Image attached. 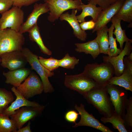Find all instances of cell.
<instances>
[{"mask_svg":"<svg viewBox=\"0 0 132 132\" xmlns=\"http://www.w3.org/2000/svg\"><path fill=\"white\" fill-rule=\"evenodd\" d=\"M83 96L104 117H110L113 113L114 108L105 87L98 86Z\"/></svg>","mask_w":132,"mask_h":132,"instance_id":"cell-1","label":"cell"},{"mask_svg":"<svg viewBox=\"0 0 132 132\" xmlns=\"http://www.w3.org/2000/svg\"><path fill=\"white\" fill-rule=\"evenodd\" d=\"M83 72L104 87L109 84V80L114 75L112 66L110 63L104 62L100 64L97 62L87 64Z\"/></svg>","mask_w":132,"mask_h":132,"instance_id":"cell-2","label":"cell"},{"mask_svg":"<svg viewBox=\"0 0 132 132\" xmlns=\"http://www.w3.org/2000/svg\"><path fill=\"white\" fill-rule=\"evenodd\" d=\"M23 34L7 28L0 30V55L5 53L22 51L25 43Z\"/></svg>","mask_w":132,"mask_h":132,"instance_id":"cell-3","label":"cell"},{"mask_svg":"<svg viewBox=\"0 0 132 132\" xmlns=\"http://www.w3.org/2000/svg\"><path fill=\"white\" fill-rule=\"evenodd\" d=\"M22 51L33 69L39 75L44 86V91L45 93H52L54 89L50 83L48 77L53 76L54 73L44 67L40 63L39 56L33 54L28 48H23Z\"/></svg>","mask_w":132,"mask_h":132,"instance_id":"cell-4","label":"cell"},{"mask_svg":"<svg viewBox=\"0 0 132 132\" xmlns=\"http://www.w3.org/2000/svg\"><path fill=\"white\" fill-rule=\"evenodd\" d=\"M64 84L66 87L77 91L83 96L93 89L101 86L83 72L75 75H66Z\"/></svg>","mask_w":132,"mask_h":132,"instance_id":"cell-5","label":"cell"},{"mask_svg":"<svg viewBox=\"0 0 132 132\" xmlns=\"http://www.w3.org/2000/svg\"><path fill=\"white\" fill-rule=\"evenodd\" d=\"M49 9L50 12L48 20L54 22L57 20L63 12L70 9L82 10V3L80 0H44Z\"/></svg>","mask_w":132,"mask_h":132,"instance_id":"cell-6","label":"cell"},{"mask_svg":"<svg viewBox=\"0 0 132 132\" xmlns=\"http://www.w3.org/2000/svg\"><path fill=\"white\" fill-rule=\"evenodd\" d=\"M1 14L0 18V30L9 28L19 32L24 22V13L21 8L13 6Z\"/></svg>","mask_w":132,"mask_h":132,"instance_id":"cell-7","label":"cell"},{"mask_svg":"<svg viewBox=\"0 0 132 132\" xmlns=\"http://www.w3.org/2000/svg\"><path fill=\"white\" fill-rule=\"evenodd\" d=\"M105 87L113 106L114 112L120 115L123 118L126 113L127 92L124 88L115 85L108 84Z\"/></svg>","mask_w":132,"mask_h":132,"instance_id":"cell-8","label":"cell"},{"mask_svg":"<svg viewBox=\"0 0 132 132\" xmlns=\"http://www.w3.org/2000/svg\"><path fill=\"white\" fill-rule=\"evenodd\" d=\"M17 89L23 96L29 99L35 96L41 94L44 91V86L38 75L32 71L24 81Z\"/></svg>","mask_w":132,"mask_h":132,"instance_id":"cell-9","label":"cell"},{"mask_svg":"<svg viewBox=\"0 0 132 132\" xmlns=\"http://www.w3.org/2000/svg\"><path fill=\"white\" fill-rule=\"evenodd\" d=\"M45 106L40 107L24 106L16 110L10 117L15 122L18 130L21 128L27 122L34 120L40 116Z\"/></svg>","mask_w":132,"mask_h":132,"instance_id":"cell-10","label":"cell"},{"mask_svg":"<svg viewBox=\"0 0 132 132\" xmlns=\"http://www.w3.org/2000/svg\"><path fill=\"white\" fill-rule=\"evenodd\" d=\"M75 109L80 116L79 121L73 126L76 128L80 126H87L93 128L103 132H113L108 127L100 123L93 116L92 114H89L85 109L84 105L81 104L79 106L76 104L74 106Z\"/></svg>","mask_w":132,"mask_h":132,"instance_id":"cell-11","label":"cell"},{"mask_svg":"<svg viewBox=\"0 0 132 132\" xmlns=\"http://www.w3.org/2000/svg\"><path fill=\"white\" fill-rule=\"evenodd\" d=\"M0 65L10 71L25 67L28 62L22 51H16L0 55Z\"/></svg>","mask_w":132,"mask_h":132,"instance_id":"cell-12","label":"cell"},{"mask_svg":"<svg viewBox=\"0 0 132 132\" xmlns=\"http://www.w3.org/2000/svg\"><path fill=\"white\" fill-rule=\"evenodd\" d=\"M132 42H126L125 45L120 54L116 56L104 55L103 62L110 63L113 66L115 76H119L123 73L125 68L123 59L125 55H128L132 50Z\"/></svg>","mask_w":132,"mask_h":132,"instance_id":"cell-13","label":"cell"},{"mask_svg":"<svg viewBox=\"0 0 132 132\" xmlns=\"http://www.w3.org/2000/svg\"><path fill=\"white\" fill-rule=\"evenodd\" d=\"M125 0H117L107 7L102 10L95 22V27L93 30L92 33L107 25L112 17L118 12Z\"/></svg>","mask_w":132,"mask_h":132,"instance_id":"cell-14","label":"cell"},{"mask_svg":"<svg viewBox=\"0 0 132 132\" xmlns=\"http://www.w3.org/2000/svg\"><path fill=\"white\" fill-rule=\"evenodd\" d=\"M49 11L47 4L36 3L32 12L22 25L19 32L23 34L29 31L37 23L39 17L42 14Z\"/></svg>","mask_w":132,"mask_h":132,"instance_id":"cell-15","label":"cell"},{"mask_svg":"<svg viewBox=\"0 0 132 132\" xmlns=\"http://www.w3.org/2000/svg\"><path fill=\"white\" fill-rule=\"evenodd\" d=\"M11 89L16 96V98L15 100L13 101L4 111L3 114L10 116L14 113L16 110L23 107L30 106L40 107L43 106L35 101H30L26 99L15 87H13Z\"/></svg>","mask_w":132,"mask_h":132,"instance_id":"cell-16","label":"cell"},{"mask_svg":"<svg viewBox=\"0 0 132 132\" xmlns=\"http://www.w3.org/2000/svg\"><path fill=\"white\" fill-rule=\"evenodd\" d=\"M32 71V70L29 68L24 67L7 72H3L2 74L6 78V83L17 88L25 80Z\"/></svg>","mask_w":132,"mask_h":132,"instance_id":"cell-17","label":"cell"},{"mask_svg":"<svg viewBox=\"0 0 132 132\" xmlns=\"http://www.w3.org/2000/svg\"><path fill=\"white\" fill-rule=\"evenodd\" d=\"M77 11L76 9H72L71 14L67 12L62 13L59 18L61 21L65 20L68 22L72 28L75 36L81 41H84L86 40L87 33L82 29L76 17Z\"/></svg>","mask_w":132,"mask_h":132,"instance_id":"cell-18","label":"cell"},{"mask_svg":"<svg viewBox=\"0 0 132 132\" xmlns=\"http://www.w3.org/2000/svg\"><path fill=\"white\" fill-rule=\"evenodd\" d=\"M75 45L76 46L75 49L76 52L89 54L93 59L96 58L100 54L99 45L95 39L86 43H76Z\"/></svg>","mask_w":132,"mask_h":132,"instance_id":"cell-19","label":"cell"},{"mask_svg":"<svg viewBox=\"0 0 132 132\" xmlns=\"http://www.w3.org/2000/svg\"><path fill=\"white\" fill-rule=\"evenodd\" d=\"M109 84L121 87L126 90L132 92V73L125 67L122 74L120 76L112 77Z\"/></svg>","mask_w":132,"mask_h":132,"instance_id":"cell-20","label":"cell"},{"mask_svg":"<svg viewBox=\"0 0 132 132\" xmlns=\"http://www.w3.org/2000/svg\"><path fill=\"white\" fill-rule=\"evenodd\" d=\"M81 7L82 10L81 13L76 16L78 22L81 23L86 21L85 18L88 16L91 17L92 20L95 22L96 21L99 14L102 9L99 7L88 3L85 5L83 3Z\"/></svg>","mask_w":132,"mask_h":132,"instance_id":"cell-21","label":"cell"},{"mask_svg":"<svg viewBox=\"0 0 132 132\" xmlns=\"http://www.w3.org/2000/svg\"><path fill=\"white\" fill-rule=\"evenodd\" d=\"M121 19L117 18L114 15L110 22L113 24L115 29L113 34L116 36V40L120 44V48L122 50L123 48L124 43L128 41L132 42V40L127 37L125 30L122 29L121 24Z\"/></svg>","mask_w":132,"mask_h":132,"instance_id":"cell-22","label":"cell"},{"mask_svg":"<svg viewBox=\"0 0 132 132\" xmlns=\"http://www.w3.org/2000/svg\"><path fill=\"white\" fill-rule=\"evenodd\" d=\"M108 27L106 25L96 31L97 36L95 39L99 48L100 53L107 55L109 48Z\"/></svg>","mask_w":132,"mask_h":132,"instance_id":"cell-23","label":"cell"},{"mask_svg":"<svg viewBox=\"0 0 132 132\" xmlns=\"http://www.w3.org/2000/svg\"><path fill=\"white\" fill-rule=\"evenodd\" d=\"M30 40L35 42L39 46L41 52L44 54L49 55H51L52 52L44 45L42 38L40 32V28L37 23L28 32Z\"/></svg>","mask_w":132,"mask_h":132,"instance_id":"cell-24","label":"cell"},{"mask_svg":"<svg viewBox=\"0 0 132 132\" xmlns=\"http://www.w3.org/2000/svg\"><path fill=\"white\" fill-rule=\"evenodd\" d=\"M100 120L104 123L108 122L111 123L113 128L117 130L119 132H128L123 119L120 115L115 112H114L110 117H102Z\"/></svg>","mask_w":132,"mask_h":132,"instance_id":"cell-25","label":"cell"},{"mask_svg":"<svg viewBox=\"0 0 132 132\" xmlns=\"http://www.w3.org/2000/svg\"><path fill=\"white\" fill-rule=\"evenodd\" d=\"M115 16L121 20L132 24V0H125Z\"/></svg>","mask_w":132,"mask_h":132,"instance_id":"cell-26","label":"cell"},{"mask_svg":"<svg viewBox=\"0 0 132 132\" xmlns=\"http://www.w3.org/2000/svg\"><path fill=\"white\" fill-rule=\"evenodd\" d=\"M17 130L14 120L8 115L0 113V132H16Z\"/></svg>","mask_w":132,"mask_h":132,"instance_id":"cell-27","label":"cell"},{"mask_svg":"<svg viewBox=\"0 0 132 132\" xmlns=\"http://www.w3.org/2000/svg\"><path fill=\"white\" fill-rule=\"evenodd\" d=\"M14 99L11 92L0 87V113H3L9 107V104L13 101Z\"/></svg>","mask_w":132,"mask_h":132,"instance_id":"cell-28","label":"cell"},{"mask_svg":"<svg viewBox=\"0 0 132 132\" xmlns=\"http://www.w3.org/2000/svg\"><path fill=\"white\" fill-rule=\"evenodd\" d=\"M114 29V26L112 23L108 29L109 48L107 55L110 56H116L122 51L120 48H117L116 39L113 37V33Z\"/></svg>","mask_w":132,"mask_h":132,"instance_id":"cell-29","label":"cell"},{"mask_svg":"<svg viewBox=\"0 0 132 132\" xmlns=\"http://www.w3.org/2000/svg\"><path fill=\"white\" fill-rule=\"evenodd\" d=\"M126 113L122 118L128 131L131 132L132 129V97L127 99L125 104Z\"/></svg>","mask_w":132,"mask_h":132,"instance_id":"cell-30","label":"cell"},{"mask_svg":"<svg viewBox=\"0 0 132 132\" xmlns=\"http://www.w3.org/2000/svg\"><path fill=\"white\" fill-rule=\"evenodd\" d=\"M79 59L75 57L70 56L67 53L63 58L59 60V65L64 68L73 69L79 63Z\"/></svg>","mask_w":132,"mask_h":132,"instance_id":"cell-31","label":"cell"},{"mask_svg":"<svg viewBox=\"0 0 132 132\" xmlns=\"http://www.w3.org/2000/svg\"><path fill=\"white\" fill-rule=\"evenodd\" d=\"M38 59L41 64L50 71L53 72L59 67V60L53 57H51L48 58H45L41 56H39Z\"/></svg>","mask_w":132,"mask_h":132,"instance_id":"cell-32","label":"cell"},{"mask_svg":"<svg viewBox=\"0 0 132 132\" xmlns=\"http://www.w3.org/2000/svg\"><path fill=\"white\" fill-rule=\"evenodd\" d=\"M89 3L96 5H98L102 9H104L115 2L117 0H88Z\"/></svg>","mask_w":132,"mask_h":132,"instance_id":"cell-33","label":"cell"},{"mask_svg":"<svg viewBox=\"0 0 132 132\" xmlns=\"http://www.w3.org/2000/svg\"><path fill=\"white\" fill-rule=\"evenodd\" d=\"M13 6L21 8L23 6H28L40 0H11Z\"/></svg>","mask_w":132,"mask_h":132,"instance_id":"cell-34","label":"cell"},{"mask_svg":"<svg viewBox=\"0 0 132 132\" xmlns=\"http://www.w3.org/2000/svg\"><path fill=\"white\" fill-rule=\"evenodd\" d=\"M79 114V113L75 110H70L66 113L65 116V119L68 122L75 123Z\"/></svg>","mask_w":132,"mask_h":132,"instance_id":"cell-35","label":"cell"},{"mask_svg":"<svg viewBox=\"0 0 132 132\" xmlns=\"http://www.w3.org/2000/svg\"><path fill=\"white\" fill-rule=\"evenodd\" d=\"M13 5L11 0H0V14H2L9 10Z\"/></svg>","mask_w":132,"mask_h":132,"instance_id":"cell-36","label":"cell"},{"mask_svg":"<svg viewBox=\"0 0 132 132\" xmlns=\"http://www.w3.org/2000/svg\"><path fill=\"white\" fill-rule=\"evenodd\" d=\"M96 23L92 19L87 22L81 23L80 26L82 29L84 31L93 29L95 28Z\"/></svg>","mask_w":132,"mask_h":132,"instance_id":"cell-37","label":"cell"},{"mask_svg":"<svg viewBox=\"0 0 132 132\" xmlns=\"http://www.w3.org/2000/svg\"><path fill=\"white\" fill-rule=\"evenodd\" d=\"M123 62L125 67L132 73V62L128 60L125 56L123 58Z\"/></svg>","mask_w":132,"mask_h":132,"instance_id":"cell-38","label":"cell"},{"mask_svg":"<svg viewBox=\"0 0 132 132\" xmlns=\"http://www.w3.org/2000/svg\"><path fill=\"white\" fill-rule=\"evenodd\" d=\"M31 122L29 121L27 126L18 129L16 132H31Z\"/></svg>","mask_w":132,"mask_h":132,"instance_id":"cell-39","label":"cell"},{"mask_svg":"<svg viewBox=\"0 0 132 132\" xmlns=\"http://www.w3.org/2000/svg\"><path fill=\"white\" fill-rule=\"evenodd\" d=\"M126 57L128 60L132 62V52H131L130 54L128 55V56H126Z\"/></svg>","mask_w":132,"mask_h":132,"instance_id":"cell-40","label":"cell"},{"mask_svg":"<svg viewBox=\"0 0 132 132\" xmlns=\"http://www.w3.org/2000/svg\"><path fill=\"white\" fill-rule=\"evenodd\" d=\"M1 62V58H0V63Z\"/></svg>","mask_w":132,"mask_h":132,"instance_id":"cell-41","label":"cell"},{"mask_svg":"<svg viewBox=\"0 0 132 132\" xmlns=\"http://www.w3.org/2000/svg\"></svg>","mask_w":132,"mask_h":132,"instance_id":"cell-42","label":"cell"}]
</instances>
